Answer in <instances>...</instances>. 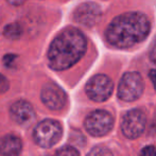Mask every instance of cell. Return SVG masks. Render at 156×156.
<instances>
[{
	"label": "cell",
	"mask_w": 156,
	"mask_h": 156,
	"mask_svg": "<svg viewBox=\"0 0 156 156\" xmlns=\"http://www.w3.org/2000/svg\"><path fill=\"white\" fill-rule=\"evenodd\" d=\"M87 49L84 34L76 28L63 30L52 41L48 50V63L53 70L62 71L76 64Z\"/></svg>",
	"instance_id": "6da1fadb"
},
{
	"label": "cell",
	"mask_w": 156,
	"mask_h": 156,
	"mask_svg": "<svg viewBox=\"0 0 156 156\" xmlns=\"http://www.w3.org/2000/svg\"><path fill=\"white\" fill-rule=\"evenodd\" d=\"M150 29V21L146 15L131 12L114 18L107 27L105 36L111 45L124 49L141 43L149 35Z\"/></svg>",
	"instance_id": "7a4b0ae2"
},
{
	"label": "cell",
	"mask_w": 156,
	"mask_h": 156,
	"mask_svg": "<svg viewBox=\"0 0 156 156\" xmlns=\"http://www.w3.org/2000/svg\"><path fill=\"white\" fill-rule=\"evenodd\" d=\"M63 135L60 122L52 119L41 121L33 129V139L41 148H51L56 144Z\"/></svg>",
	"instance_id": "3957f363"
},
{
	"label": "cell",
	"mask_w": 156,
	"mask_h": 156,
	"mask_svg": "<svg viewBox=\"0 0 156 156\" xmlns=\"http://www.w3.org/2000/svg\"><path fill=\"white\" fill-rule=\"evenodd\" d=\"M144 82L138 72L132 71L123 74L118 87V97L124 102H133L144 93Z\"/></svg>",
	"instance_id": "277c9868"
},
{
	"label": "cell",
	"mask_w": 156,
	"mask_h": 156,
	"mask_svg": "<svg viewBox=\"0 0 156 156\" xmlns=\"http://www.w3.org/2000/svg\"><path fill=\"white\" fill-rule=\"evenodd\" d=\"M114 125V118L106 111H94L90 113L84 121L85 129L91 136L100 137L111 132Z\"/></svg>",
	"instance_id": "5b68a950"
},
{
	"label": "cell",
	"mask_w": 156,
	"mask_h": 156,
	"mask_svg": "<svg viewBox=\"0 0 156 156\" xmlns=\"http://www.w3.org/2000/svg\"><path fill=\"white\" fill-rule=\"evenodd\" d=\"M114 83L105 74H97L87 82L85 91L88 98L94 102L106 101L112 96Z\"/></svg>",
	"instance_id": "8992f818"
},
{
	"label": "cell",
	"mask_w": 156,
	"mask_h": 156,
	"mask_svg": "<svg viewBox=\"0 0 156 156\" xmlns=\"http://www.w3.org/2000/svg\"><path fill=\"white\" fill-rule=\"evenodd\" d=\"M146 124V114L140 109H131L122 118L121 131L126 138L135 139L144 133Z\"/></svg>",
	"instance_id": "52a82bcc"
},
{
	"label": "cell",
	"mask_w": 156,
	"mask_h": 156,
	"mask_svg": "<svg viewBox=\"0 0 156 156\" xmlns=\"http://www.w3.org/2000/svg\"><path fill=\"white\" fill-rule=\"evenodd\" d=\"M102 17V11L98 4L94 2H85L76 9L73 13V19L76 23L83 27L90 28L100 21Z\"/></svg>",
	"instance_id": "ba28073f"
},
{
	"label": "cell",
	"mask_w": 156,
	"mask_h": 156,
	"mask_svg": "<svg viewBox=\"0 0 156 156\" xmlns=\"http://www.w3.org/2000/svg\"><path fill=\"white\" fill-rule=\"evenodd\" d=\"M41 99L48 108L52 111H58L65 106L67 96L58 85L54 83H47L41 88Z\"/></svg>",
	"instance_id": "9c48e42d"
},
{
	"label": "cell",
	"mask_w": 156,
	"mask_h": 156,
	"mask_svg": "<svg viewBox=\"0 0 156 156\" xmlns=\"http://www.w3.org/2000/svg\"><path fill=\"white\" fill-rule=\"evenodd\" d=\"M10 116L13 121L20 126H30L35 120L34 108L28 101L19 100L13 103L10 108Z\"/></svg>",
	"instance_id": "30bf717a"
},
{
	"label": "cell",
	"mask_w": 156,
	"mask_h": 156,
	"mask_svg": "<svg viewBox=\"0 0 156 156\" xmlns=\"http://www.w3.org/2000/svg\"><path fill=\"white\" fill-rule=\"evenodd\" d=\"M23 150L21 140L15 135L0 138V156H19Z\"/></svg>",
	"instance_id": "8fae6325"
},
{
	"label": "cell",
	"mask_w": 156,
	"mask_h": 156,
	"mask_svg": "<svg viewBox=\"0 0 156 156\" xmlns=\"http://www.w3.org/2000/svg\"><path fill=\"white\" fill-rule=\"evenodd\" d=\"M3 34L10 39H18L23 34V29L18 23H10L4 27Z\"/></svg>",
	"instance_id": "7c38bea8"
},
{
	"label": "cell",
	"mask_w": 156,
	"mask_h": 156,
	"mask_svg": "<svg viewBox=\"0 0 156 156\" xmlns=\"http://www.w3.org/2000/svg\"><path fill=\"white\" fill-rule=\"evenodd\" d=\"M87 156H113V154L109 151V149L102 146H97L89 151Z\"/></svg>",
	"instance_id": "4fadbf2b"
},
{
	"label": "cell",
	"mask_w": 156,
	"mask_h": 156,
	"mask_svg": "<svg viewBox=\"0 0 156 156\" xmlns=\"http://www.w3.org/2000/svg\"><path fill=\"white\" fill-rule=\"evenodd\" d=\"M55 156H80L79 152L73 148V147L66 146L61 148L60 150L56 152Z\"/></svg>",
	"instance_id": "5bb4252c"
},
{
	"label": "cell",
	"mask_w": 156,
	"mask_h": 156,
	"mask_svg": "<svg viewBox=\"0 0 156 156\" xmlns=\"http://www.w3.org/2000/svg\"><path fill=\"white\" fill-rule=\"evenodd\" d=\"M139 156H156V148L153 146H147L140 151Z\"/></svg>",
	"instance_id": "9a60e30c"
},
{
	"label": "cell",
	"mask_w": 156,
	"mask_h": 156,
	"mask_svg": "<svg viewBox=\"0 0 156 156\" xmlns=\"http://www.w3.org/2000/svg\"><path fill=\"white\" fill-rule=\"evenodd\" d=\"M9 89V81L4 76L0 74V94L5 93Z\"/></svg>",
	"instance_id": "2e32d148"
},
{
	"label": "cell",
	"mask_w": 156,
	"mask_h": 156,
	"mask_svg": "<svg viewBox=\"0 0 156 156\" xmlns=\"http://www.w3.org/2000/svg\"><path fill=\"white\" fill-rule=\"evenodd\" d=\"M149 58H150L151 62L156 65V38L153 41L152 46L150 48V52H149Z\"/></svg>",
	"instance_id": "e0dca14e"
},
{
	"label": "cell",
	"mask_w": 156,
	"mask_h": 156,
	"mask_svg": "<svg viewBox=\"0 0 156 156\" xmlns=\"http://www.w3.org/2000/svg\"><path fill=\"white\" fill-rule=\"evenodd\" d=\"M15 58H16V56H15L14 54H8V55H5L3 58L4 65L8 66V67H10V66L12 65V63L15 61Z\"/></svg>",
	"instance_id": "ac0fdd59"
},
{
	"label": "cell",
	"mask_w": 156,
	"mask_h": 156,
	"mask_svg": "<svg viewBox=\"0 0 156 156\" xmlns=\"http://www.w3.org/2000/svg\"><path fill=\"white\" fill-rule=\"evenodd\" d=\"M150 79L154 85V88L156 89V69H152L150 71Z\"/></svg>",
	"instance_id": "d6986e66"
},
{
	"label": "cell",
	"mask_w": 156,
	"mask_h": 156,
	"mask_svg": "<svg viewBox=\"0 0 156 156\" xmlns=\"http://www.w3.org/2000/svg\"><path fill=\"white\" fill-rule=\"evenodd\" d=\"M6 1H8L10 4H12V5H16L17 6V5H21V4L26 1V0H6Z\"/></svg>",
	"instance_id": "ffe728a7"
},
{
	"label": "cell",
	"mask_w": 156,
	"mask_h": 156,
	"mask_svg": "<svg viewBox=\"0 0 156 156\" xmlns=\"http://www.w3.org/2000/svg\"><path fill=\"white\" fill-rule=\"evenodd\" d=\"M155 129H156V120H155Z\"/></svg>",
	"instance_id": "44dd1931"
}]
</instances>
